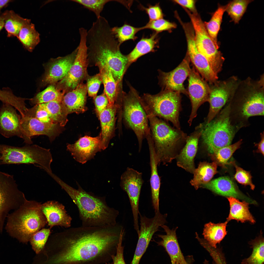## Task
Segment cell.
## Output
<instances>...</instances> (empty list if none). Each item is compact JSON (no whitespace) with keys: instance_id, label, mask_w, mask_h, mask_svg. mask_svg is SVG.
<instances>
[{"instance_id":"cell-58","label":"cell","mask_w":264,"mask_h":264,"mask_svg":"<svg viewBox=\"0 0 264 264\" xmlns=\"http://www.w3.org/2000/svg\"><path fill=\"white\" fill-rule=\"evenodd\" d=\"M4 22L1 15H0V31L4 27Z\"/></svg>"},{"instance_id":"cell-24","label":"cell","mask_w":264,"mask_h":264,"mask_svg":"<svg viewBox=\"0 0 264 264\" xmlns=\"http://www.w3.org/2000/svg\"><path fill=\"white\" fill-rule=\"evenodd\" d=\"M41 209L51 228L56 226L66 228L71 226L72 218L62 204L55 200L49 201L41 204Z\"/></svg>"},{"instance_id":"cell-8","label":"cell","mask_w":264,"mask_h":264,"mask_svg":"<svg viewBox=\"0 0 264 264\" xmlns=\"http://www.w3.org/2000/svg\"><path fill=\"white\" fill-rule=\"evenodd\" d=\"M1 164H33L46 172H52L53 161L50 149L36 144L17 147L1 144Z\"/></svg>"},{"instance_id":"cell-11","label":"cell","mask_w":264,"mask_h":264,"mask_svg":"<svg viewBox=\"0 0 264 264\" xmlns=\"http://www.w3.org/2000/svg\"><path fill=\"white\" fill-rule=\"evenodd\" d=\"M185 10L191 21L197 48L207 59L213 72L218 75L222 70L225 58L209 36L204 23L197 12Z\"/></svg>"},{"instance_id":"cell-35","label":"cell","mask_w":264,"mask_h":264,"mask_svg":"<svg viewBox=\"0 0 264 264\" xmlns=\"http://www.w3.org/2000/svg\"><path fill=\"white\" fill-rule=\"evenodd\" d=\"M228 222L215 224L211 222L204 225L203 235L205 240L211 246L217 247V244L220 243L227 234L226 227Z\"/></svg>"},{"instance_id":"cell-3","label":"cell","mask_w":264,"mask_h":264,"mask_svg":"<svg viewBox=\"0 0 264 264\" xmlns=\"http://www.w3.org/2000/svg\"><path fill=\"white\" fill-rule=\"evenodd\" d=\"M53 179L64 189L77 206L84 226H112L117 223L118 211L107 204L105 198L83 190L79 185L76 189L63 181L56 175Z\"/></svg>"},{"instance_id":"cell-44","label":"cell","mask_w":264,"mask_h":264,"mask_svg":"<svg viewBox=\"0 0 264 264\" xmlns=\"http://www.w3.org/2000/svg\"><path fill=\"white\" fill-rule=\"evenodd\" d=\"M252 0H235L227 4L226 11L235 23H238Z\"/></svg>"},{"instance_id":"cell-1","label":"cell","mask_w":264,"mask_h":264,"mask_svg":"<svg viewBox=\"0 0 264 264\" xmlns=\"http://www.w3.org/2000/svg\"><path fill=\"white\" fill-rule=\"evenodd\" d=\"M122 226L71 228L50 235L44 250L45 264H100L112 260Z\"/></svg>"},{"instance_id":"cell-34","label":"cell","mask_w":264,"mask_h":264,"mask_svg":"<svg viewBox=\"0 0 264 264\" xmlns=\"http://www.w3.org/2000/svg\"><path fill=\"white\" fill-rule=\"evenodd\" d=\"M1 15L4 21V27L8 37H17L22 27L31 22L30 19L23 18L12 10L7 11Z\"/></svg>"},{"instance_id":"cell-26","label":"cell","mask_w":264,"mask_h":264,"mask_svg":"<svg viewBox=\"0 0 264 264\" xmlns=\"http://www.w3.org/2000/svg\"><path fill=\"white\" fill-rule=\"evenodd\" d=\"M121 107L120 105L117 102L112 105L109 104L98 116L101 127L100 135L102 150L107 147L110 140L114 135L116 116L118 110Z\"/></svg>"},{"instance_id":"cell-28","label":"cell","mask_w":264,"mask_h":264,"mask_svg":"<svg viewBox=\"0 0 264 264\" xmlns=\"http://www.w3.org/2000/svg\"><path fill=\"white\" fill-rule=\"evenodd\" d=\"M161 227L165 232V235L158 234V237L161 239L156 242L159 246H163L169 255L172 264H188L181 251L176 234L177 227L175 229H170L167 226L163 225Z\"/></svg>"},{"instance_id":"cell-48","label":"cell","mask_w":264,"mask_h":264,"mask_svg":"<svg viewBox=\"0 0 264 264\" xmlns=\"http://www.w3.org/2000/svg\"><path fill=\"white\" fill-rule=\"evenodd\" d=\"M231 163L236 169V172L234 175L235 179L241 184L250 186L252 190H254L255 187L252 182V176L250 172L238 166L234 162H232Z\"/></svg>"},{"instance_id":"cell-9","label":"cell","mask_w":264,"mask_h":264,"mask_svg":"<svg viewBox=\"0 0 264 264\" xmlns=\"http://www.w3.org/2000/svg\"><path fill=\"white\" fill-rule=\"evenodd\" d=\"M180 93L165 90L155 95L145 94L141 102L145 111L171 122L180 130L179 120L180 110Z\"/></svg>"},{"instance_id":"cell-22","label":"cell","mask_w":264,"mask_h":264,"mask_svg":"<svg viewBox=\"0 0 264 264\" xmlns=\"http://www.w3.org/2000/svg\"><path fill=\"white\" fill-rule=\"evenodd\" d=\"M78 47L66 56L53 59L47 66L42 80L45 85H53L60 81L66 75L76 58Z\"/></svg>"},{"instance_id":"cell-37","label":"cell","mask_w":264,"mask_h":264,"mask_svg":"<svg viewBox=\"0 0 264 264\" xmlns=\"http://www.w3.org/2000/svg\"><path fill=\"white\" fill-rule=\"evenodd\" d=\"M158 42L156 33L148 38L142 39L127 56L128 62H132L140 56L153 50Z\"/></svg>"},{"instance_id":"cell-4","label":"cell","mask_w":264,"mask_h":264,"mask_svg":"<svg viewBox=\"0 0 264 264\" xmlns=\"http://www.w3.org/2000/svg\"><path fill=\"white\" fill-rule=\"evenodd\" d=\"M264 74L254 80L248 77L239 80L228 102L230 118L241 128L250 117L264 115Z\"/></svg>"},{"instance_id":"cell-10","label":"cell","mask_w":264,"mask_h":264,"mask_svg":"<svg viewBox=\"0 0 264 264\" xmlns=\"http://www.w3.org/2000/svg\"><path fill=\"white\" fill-rule=\"evenodd\" d=\"M137 94L132 91L124 95L121 106L124 122L135 134L140 152L143 139L151 133L147 115L142 105L141 98Z\"/></svg>"},{"instance_id":"cell-59","label":"cell","mask_w":264,"mask_h":264,"mask_svg":"<svg viewBox=\"0 0 264 264\" xmlns=\"http://www.w3.org/2000/svg\"><path fill=\"white\" fill-rule=\"evenodd\" d=\"M204 264H209L208 262L206 260H205L204 262Z\"/></svg>"},{"instance_id":"cell-38","label":"cell","mask_w":264,"mask_h":264,"mask_svg":"<svg viewBox=\"0 0 264 264\" xmlns=\"http://www.w3.org/2000/svg\"><path fill=\"white\" fill-rule=\"evenodd\" d=\"M227 5V4L224 6L219 5L209 21L204 23L209 36L218 49L219 46L217 40L218 35L220 29L223 15L226 11Z\"/></svg>"},{"instance_id":"cell-53","label":"cell","mask_w":264,"mask_h":264,"mask_svg":"<svg viewBox=\"0 0 264 264\" xmlns=\"http://www.w3.org/2000/svg\"><path fill=\"white\" fill-rule=\"evenodd\" d=\"M148 14L150 21L162 18L163 14L158 4L154 6L150 5L147 8H143Z\"/></svg>"},{"instance_id":"cell-29","label":"cell","mask_w":264,"mask_h":264,"mask_svg":"<svg viewBox=\"0 0 264 264\" xmlns=\"http://www.w3.org/2000/svg\"><path fill=\"white\" fill-rule=\"evenodd\" d=\"M201 134L200 129L199 131L195 132L188 137L186 145L177 157V166L192 174L195 169L194 159L197 150L199 139Z\"/></svg>"},{"instance_id":"cell-15","label":"cell","mask_w":264,"mask_h":264,"mask_svg":"<svg viewBox=\"0 0 264 264\" xmlns=\"http://www.w3.org/2000/svg\"><path fill=\"white\" fill-rule=\"evenodd\" d=\"M142 173L129 167L121 175L120 186L127 194L132 208L134 228L137 234L139 232L138 222L139 199L144 181Z\"/></svg>"},{"instance_id":"cell-49","label":"cell","mask_w":264,"mask_h":264,"mask_svg":"<svg viewBox=\"0 0 264 264\" xmlns=\"http://www.w3.org/2000/svg\"><path fill=\"white\" fill-rule=\"evenodd\" d=\"M86 80L88 93V96L94 98L97 96L102 81L99 73L94 76H88Z\"/></svg>"},{"instance_id":"cell-7","label":"cell","mask_w":264,"mask_h":264,"mask_svg":"<svg viewBox=\"0 0 264 264\" xmlns=\"http://www.w3.org/2000/svg\"><path fill=\"white\" fill-rule=\"evenodd\" d=\"M225 107L209 122L201 127L203 143L210 154L217 150L230 145L239 128L230 118V107L228 102Z\"/></svg>"},{"instance_id":"cell-56","label":"cell","mask_w":264,"mask_h":264,"mask_svg":"<svg viewBox=\"0 0 264 264\" xmlns=\"http://www.w3.org/2000/svg\"><path fill=\"white\" fill-rule=\"evenodd\" d=\"M264 132L260 133V137L261 140L258 143H256L255 145L257 147V149L256 152L258 153H260L262 154L263 155H264Z\"/></svg>"},{"instance_id":"cell-60","label":"cell","mask_w":264,"mask_h":264,"mask_svg":"<svg viewBox=\"0 0 264 264\" xmlns=\"http://www.w3.org/2000/svg\"><path fill=\"white\" fill-rule=\"evenodd\" d=\"M1 144H0V152H1Z\"/></svg>"},{"instance_id":"cell-19","label":"cell","mask_w":264,"mask_h":264,"mask_svg":"<svg viewBox=\"0 0 264 264\" xmlns=\"http://www.w3.org/2000/svg\"><path fill=\"white\" fill-rule=\"evenodd\" d=\"M66 148L75 160L85 164L102 150L100 135L95 137L88 136L81 137L73 144L68 143Z\"/></svg>"},{"instance_id":"cell-42","label":"cell","mask_w":264,"mask_h":264,"mask_svg":"<svg viewBox=\"0 0 264 264\" xmlns=\"http://www.w3.org/2000/svg\"><path fill=\"white\" fill-rule=\"evenodd\" d=\"M241 139L232 145L220 148L215 151L213 154H210L213 162L216 163L217 165L225 167L228 165V161L234 152L239 148L242 143Z\"/></svg>"},{"instance_id":"cell-41","label":"cell","mask_w":264,"mask_h":264,"mask_svg":"<svg viewBox=\"0 0 264 264\" xmlns=\"http://www.w3.org/2000/svg\"><path fill=\"white\" fill-rule=\"evenodd\" d=\"M252 249V253L248 258L241 262L242 264H263L264 258V239L262 235L250 242Z\"/></svg>"},{"instance_id":"cell-33","label":"cell","mask_w":264,"mask_h":264,"mask_svg":"<svg viewBox=\"0 0 264 264\" xmlns=\"http://www.w3.org/2000/svg\"><path fill=\"white\" fill-rule=\"evenodd\" d=\"M217 165L213 162L212 163L200 162L197 168L195 169L194 177L190 182L196 189L210 181L217 173Z\"/></svg>"},{"instance_id":"cell-5","label":"cell","mask_w":264,"mask_h":264,"mask_svg":"<svg viewBox=\"0 0 264 264\" xmlns=\"http://www.w3.org/2000/svg\"><path fill=\"white\" fill-rule=\"evenodd\" d=\"M41 203L26 199L7 217L6 232L20 242L27 243L32 236L47 224L41 209Z\"/></svg>"},{"instance_id":"cell-14","label":"cell","mask_w":264,"mask_h":264,"mask_svg":"<svg viewBox=\"0 0 264 264\" xmlns=\"http://www.w3.org/2000/svg\"><path fill=\"white\" fill-rule=\"evenodd\" d=\"M237 77L233 76L224 80L217 81L210 86L208 102L209 112L206 123L209 122L216 117L232 96L239 81Z\"/></svg>"},{"instance_id":"cell-30","label":"cell","mask_w":264,"mask_h":264,"mask_svg":"<svg viewBox=\"0 0 264 264\" xmlns=\"http://www.w3.org/2000/svg\"><path fill=\"white\" fill-rule=\"evenodd\" d=\"M149 147L151 167L150 182L151 192L152 203L155 212L159 210V194L160 180L157 171V164L156 162L154 143L151 140L147 141Z\"/></svg>"},{"instance_id":"cell-2","label":"cell","mask_w":264,"mask_h":264,"mask_svg":"<svg viewBox=\"0 0 264 264\" xmlns=\"http://www.w3.org/2000/svg\"><path fill=\"white\" fill-rule=\"evenodd\" d=\"M111 28L107 20L101 16L93 23L86 36L88 59L96 66L107 67L120 85L129 62L121 52Z\"/></svg>"},{"instance_id":"cell-27","label":"cell","mask_w":264,"mask_h":264,"mask_svg":"<svg viewBox=\"0 0 264 264\" xmlns=\"http://www.w3.org/2000/svg\"><path fill=\"white\" fill-rule=\"evenodd\" d=\"M200 187L209 190L221 196L239 198L249 204L256 203L255 201L243 195L234 182L227 177H221L215 179L201 185Z\"/></svg>"},{"instance_id":"cell-13","label":"cell","mask_w":264,"mask_h":264,"mask_svg":"<svg viewBox=\"0 0 264 264\" xmlns=\"http://www.w3.org/2000/svg\"><path fill=\"white\" fill-rule=\"evenodd\" d=\"M26 199L18 188L12 175L0 171V233L11 210L17 209Z\"/></svg>"},{"instance_id":"cell-32","label":"cell","mask_w":264,"mask_h":264,"mask_svg":"<svg viewBox=\"0 0 264 264\" xmlns=\"http://www.w3.org/2000/svg\"><path fill=\"white\" fill-rule=\"evenodd\" d=\"M99 73L103 84L105 93L109 99V104L116 103L118 97L119 85L113 77L109 69L106 66L98 65Z\"/></svg>"},{"instance_id":"cell-25","label":"cell","mask_w":264,"mask_h":264,"mask_svg":"<svg viewBox=\"0 0 264 264\" xmlns=\"http://www.w3.org/2000/svg\"><path fill=\"white\" fill-rule=\"evenodd\" d=\"M87 89L86 84L82 82L74 89L66 93L61 102L65 113H83L87 110L86 106Z\"/></svg>"},{"instance_id":"cell-55","label":"cell","mask_w":264,"mask_h":264,"mask_svg":"<svg viewBox=\"0 0 264 264\" xmlns=\"http://www.w3.org/2000/svg\"><path fill=\"white\" fill-rule=\"evenodd\" d=\"M174 1L183 7L187 8L192 12H197L195 7V0H175Z\"/></svg>"},{"instance_id":"cell-39","label":"cell","mask_w":264,"mask_h":264,"mask_svg":"<svg viewBox=\"0 0 264 264\" xmlns=\"http://www.w3.org/2000/svg\"><path fill=\"white\" fill-rule=\"evenodd\" d=\"M65 94L56 86L51 85L30 100L31 103L35 105L53 101L62 102Z\"/></svg>"},{"instance_id":"cell-20","label":"cell","mask_w":264,"mask_h":264,"mask_svg":"<svg viewBox=\"0 0 264 264\" xmlns=\"http://www.w3.org/2000/svg\"><path fill=\"white\" fill-rule=\"evenodd\" d=\"M140 227L135 252L140 255L144 254L154 234L158 231L160 227L166 223L164 217L159 213L149 218L140 213Z\"/></svg>"},{"instance_id":"cell-47","label":"cell","mask_w":264,"mask_h":264,"mask_svg":"<svg viewBox=\"0 0 264 264\" xmlns=\"http://www.w3.org/2000/svg\"><path fill=\"white\" fill-rule=\"evenodd\" d=\"M174 23L170 22L162 18L150 21L142 27L143 29H148L154 31L156 33L169 30L176 27Z\"/></svg>"},{"instance_id":"cell-46","label":"cell","mask_w":264,"mask_h":264,"mask_svg":"<svg viewBox=\"0 0 264 264\" xmlns=\"http://www.w3.org/2000/svg\"><path fill=\"white\" fill-rule=\"evenodd\" d=\"M71 1L82 5L85 8L93 12L98 18L105 5L113 0H72Z\"/></svg>"},{"instance_id":"cell-40","label":"cell","mask_w":264,"mask_h":264,"mask_svg":"<svg viewBox=\"0 0 264 264\" xmlns=\"http://www.w3.org/2000/svg\"><path fill=\"white\" fill-rule=\"evenodd\" d=\"M49 114L53 123L64 127L68 121L67 115L63 108L61 102L53 101L39 104Z\"/></svg>"},{"instance_id":"cell-21","label":"cell","mask_w":264,"mask_h":264,"mask_svg":"<svg viewBox=\"0 0 264 264\" xmlns=\"http://www.w3.org/2000/svg\"><path fill=\"white\" fill-rule=\"evenodd\" d=\"M190 61L187 55L180 64L173 70L168 72L161 73V82L165 90L177 92L186 95L188 94L183 83L189 74L191 68Z\"/></svg>"},{"instance_id":"cell-62","label":"cell","mask_w":264,"mask_h":264,"mask_svg":"<svg viewBox=\"0 0 264 264\" xmlns=\"http://www.w3.org/2000/svg\"><path fill=\"white\" fill-rule=\"evenodd\" d=\"M1 165V161L0 160V165Z\"/></svg>"},{"instance_id":"cell-6","label":"cell","mask_w":264,"mask_h":264,"mask_svg":"<svg viewBox=\"0 0 264 264\" xmlns=\"http://www.w3.org/2000/svg\"><path fill=\"white\" fill-rule=\"evenodd\" d=\"M145 112L150 123L158 165L170 162L175 157L173 152L177 144L184 137V134L180 130L172 127L150 112Z\"/></svg>"},{"instance_id":"cell-61","label":"cell","mask_w":264,"mask_h":264,"mask_svg":"<svg viewBox=\"0 0 264 264\" xmlns=\"http://www.w3.org/2000/svg\"><path fill=\"white\" fill-rule=\"evenodd\" d=\"M106 264H113V263H106Z\"/></svg>"},{"instance_id":"cell-18","label":"cell","mask_w":264,"mask_h":264,"mask_svg":"<svg viewBox=\"0 0 264 264\" xmlns=\"http://www.w3.org/2000/svg\"><path fill=\"white\" fill-rule=\"evenodd\" d=\"M21 126L22 139L29 145L33 143L31 137L34 135H46L52 141L61 133L62 127L58 124L43 123L27 113L21 116Z\"/></svg>"},{"instance_id":"cell-43","label":"cell","mask_w":264,"mask_h":264,"mask_svg":"<svg viewBox=\"0 0 264 264\" xmlns=\"http://www.w3.org/2000/svg\"><path fill=\"white\" fill-rule=\"evenodd\" d=\"M142 29V27L137 28L126 24L121 27L116 26L111 28L112 33L120 46L126 41L135 39L137 38L136 34Z\"/></svg>"},{"instance_id":"cell-23","label":"cell","mask_w":264,"mask_h":264,"mask_svg":"<svg viewBox=\"0 0 264 264\" xmlns=\"http://www.w3.org/2000/svg\"><path fill=\"white\" fill-rule=\"evenodd\" d=\"M11 105L3 103L0 107V133L9 138L16 136L23 138L21 126V116Z\"/></svg>"},{"instance_id":"cell-50","label":"cell","mask_w":264,"mask_h":264,"mask_svg":"<svg viewBox=\"0 0 264 264\" xmlns=\"http://www.w3.org/2000/svg\"><path fill=\"white\" fill-rule=\"evenodd\" d=\"M124 231V230L123 229L121 232L119 240L116 247V254L113 255L112 257V260L113 261V264H126L124 259V247L122 245Z\"/></svg>"},{"instance_id":"cell-17","label":"cell","mask_w":264,"mask_h":264,"mask_svg":"<svg viewBox=\"0 0 264 264\" xmlns=\"http://www.w3.org/2000/svg\"><path fill=\"white\" fill-rule=\"evenodd\" d=\"M188 76L187 93L190 100L192 110L188 123L190 125L197 115L199 107L204 102L208 101L210 89L208 82L200 76L194 67L190 68Z\"/></svg>"},{"instance_id":"cell-45","label":"cell","mask_w":264,"mask_h":264,"mask_svg":"<svg viewBox=\"0 0 264 264\" xmlns=\"http://www.w3.org/2000/svg\"><path fill=\"white\" fill-rule=\"evenodd\" d=\"M51 229L43 228L35 233L31 238L29 242L36 254L40 253L44 248L50 235Z\"/></svg>"},{"instance_id":"cell-52","label":"cell","mask_w":264,"mask_h":264,"mask_svg":"<svg viewBox=\"0 0 264 264\" xmlns=\"http://www.w3.org/2000/svg\"><path fill=\"white\" fill-rule=\"evenodd\" d=\"M35 113L34 116L40 121L46 123H54L51 119L50 115L47 110L39 104L34 106Z\"/></svg>"},{"instance_id":"cell-54","label":"cell","mask_w":264,"mask_h":264,"mask_svg":"<svg viewBox=\"0 0 264 264\" xmlns=\"http://www.w3.org/2000/svg\"><path fill=\"white\" fill-rule=\"evenodd\" d=\"M211 256L213 259L214 264H227L225 257L222 251H215L211 253Z\"/></svg>"},{"instance_id":"cell-57","label":"cell","mask_w":264,"mask_h":264,"mask_svg":"<svg viewBox=\"0 0 264 264\" xmlns=\"http://www.w3.org/2000/svg\"><path fill=\"white\" fill-rule=\"evenodd\" d=\"M12 1L9 0H0V15L1 11L2 9Z\"/></svg>"},{"instance_id":"cell-36","label":"cell","mask_w":264,"mask_h":264,"mask_svg":"<svg viewBox=\"0 0 264 264\" xmlns=\"http://www.w3.org/2000/svg\"><path fill=\"white\" fill-rule=\"evenodd\" d=\"M40 36L34 24L31 22L22 27L17 38L26 49L31 52L39 43Z\"/></svg>"},{"instance_id":"cell-16","label":"cell","mask_w":264,"mask_h":264,"mask_svg":"<svg viewBox=\"0 0 264 264\" xmlns=\"http://www.w3.org/2000/svg\"><path fill=\"white\" fill-rule=\"evenodd\" d=\"M187 40V55L201 77L210 85L218 80V75L212 69L206 58L198 50L195 43V34L192 25L189 23H183Z\"/></svg>"},{"instance_id":"cell-12","label":"cell","mask_w":264,"mask_h":264,"mask_svg":"<svg viewBox=\"0 0 264 264\" xmlns=\"http://www.w3.org/2000/svg\"><path fill=\"white\" fill-rule=\"evenodd\" d=\"M79 30L80 41L74 61L66 75L56 86L58 89L65 93L76 88L78 85L86 80L89 75L87 70L89 64L86 44L87 30L81 27Z\"/></svg>"},{"instance_id":"cell-31","label":"cell","mask_w":264,"mask_h":264,"mask_svg":"<svg viewBox=\"0 0 264 264\" xmlns=\"http://www.w3.org/2000/svg\"><path fill=\"white\" fill-rule=\"evenodd\" d=\"M230 205V210L227 221L235 220L242 222L249 221L254 223L255 221L249 210V203L245 201H240L233 197L227 198Z\"/></svg>"},{"instance_id":"cell-51","label":"cell","mask_w":264,"mask_h":264,"mask_svg":"<svg viewBox=\"0 0 264 264\" xmlns=\"http://www.w3.org/2000/svg\"><path fill=\"white\" fill-rule=\"evenodd\" d=\"M93 99L96 112L98 116L99 114L109 105V99L104 91L102 94L97 96Z\"/></svg>"}]
</instances>
